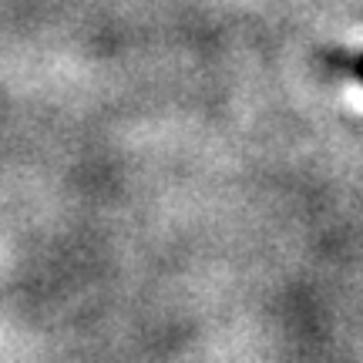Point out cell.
I'll return each instance as SVG.
<instances>
[{
  "label": "cell",
  "mask_w": 363,
  "mask_h": 363,
  "mask_svg": "<svg viewBox=\"0 0 363 363\" xmlns=\"http://www.w3.org/2000/svg\"><path fill=\"white\" fill-rule=\"evenodd\" d=\"M350 71H353V74H357V78L363 81V54H360V57H353V61H350Z\"/></svg>",
  "instance_id": "obj_1"
}]
</instances>
